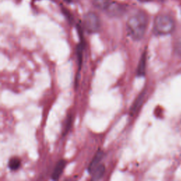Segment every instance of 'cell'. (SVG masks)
Here are the masks:
<instances>
[{
  "label": "cell",
  "mask_w": 181,
  "mask_h": 181,
  "mask_svg": "<svg viewBox=\"0 0 181 181\" xmlns=\"http://www.w3.org/2000/svg\"><path fill=\"white\" fill-rule=\"evenodd\" d=\"M148 23V16L143 11H137L131 15L126 23L127 33L130 38L134 40L142 39L147 31Z\"/></svg>",
  "instance_id": "obj_1"
},
{
  "label": "cell",
  "mask_w": 181,
  "mask_h": 181,
  "mask_svg": "<svg viewBox=\"0 0 181 181\" xmlns=\"http://www.w3.org/2000/svg\"><path fill=\"white\" fill-rule=\"evenodd\" d=\"M175 28V22L167 14H159L155 18L153 32L157 36H165L171 33Z\"/></svg>",
  "instance_id": "obj_2"
},
{
  "label": "cell",
  "mask_w": 181,
  "mask_h": 181,
  "mask_svg": "<svg viewBox=\"0 0 181 181\" xmlns=\"http://www.w3.org/2000/svg\"><path fill=\"white\" fill-rule=\"evenodd\" d=\"M83 26L87 33H96L99 32L101 28V19L95 12H88L84 16Z\"/></svg>",
  "instance_id": "obj_3"
},
{
  "label": "cell",
  "mask_w": 181,
  "mask_h": 181,
  "mask_svg": "<svg viewBox=\"0 0 181 181\" xmlns=\"http://www.w3.org/2000/svg\"><path fill=\"white\" fill-rule=\"evenodd\" d=\"M126 12L125 5L118 2H112L109 4L108 7L105 10L107 15L110 17H120Z\"/></svg>",
  "instance_id": "obj_4"
},
{
  "label": "cell",
  "mask_w": 181,
  "mask_h": 181,
  "mask_svg": "<svg viewBox=\"0 0 181 181\" xmlns=\"http://www.w3.org/2000/svg\"><path fill=\"white\" fill-rule=\"evenodd\" d=\"M145 90H143V91L141 92L139 95L136 97L134 102L133 103L130 110V115L131 116L135 115L136 112H138V110H139L140 108H141L142 103H143L144 99H145Z\"/></svg>",
  "instance_id": "obj_5"
},
{
  "label": "cell",
  "mask_w": 181,
  "mask_h": 181,
  "mask_svg": "<svg viewBox=\"0 0 181 181\" xmlns=\"http://www.w3.org/2000/svg\"><path fill=\"white\" fill-rule=\"evenodd\" d=\"M66 165V161L63 159H61L59 161L58 163L55 165V167L54 170H53V172L52 173L51 178L54 180H59V178H60L61 175L63 173L64 168Z\"/></svg>",
  "instance_id": "obj_6"
},
{
  "label": "cell",
  "mask_w": 181,
  "mask_h": 181,
  "mask_svg": "<svg viewBox=\"0 0 181 181\" xmlns=\"http://www.w3.org/2000/svg\"><path fill=\"white\" fill-rule=\"evenodd\" d=\"M106 172V166L104 164L99 163L89 173L91 175V180H97L101 179Z\"/></svg>",
  "instance_id": "obj_7"
},
{
  "label": "cell",
  "mask_w": 181,
  "mask_h": 181,
  "mask_svg": "<svg viewBox=\"0 0 181 181\" xmlns=\"http://www.w3.org/2000/svg\"><path fill=\"white\" fill-rule=\"evenodd\" d=\"M146 66H147V52L145 51L140 58L139 64L136 69V74L137 77H144L146 74Z\"/></svg>",
  "instance_id": "obj_8"
},
{
  "label": "cell",
  "mask_w": 181,
  "mask_h": 181,
  "mask_svg": "<svg viewBox=\"0 0 181 181\" xmlns=\"http://www.w3.org/2000/svg\"><path fill=\"white\" fill-rule=\"evenodd\" d=\"M103 157V152L102 151L99 150L96 152V154L95 156L93 157V158L92 159L91 162H90L89 166H88V172H90V171L93 170L94 168L96 167V166L99 165V163H101V160H102Z\"/></svg>",
  "instance_id": "obj_9"
},
{
  "label": "cell",
  "mask_w": 181,
  "mask_h": 181,
  "mask_svg": "<svg viewBox=\"0 0 181 181\" xmlns=\"http://www.w3.org/2000/svg\"><path fill=\"white\" fill-rule=\"evenodd\" d=\"M21 166V161L18 157H12L8 162L9 169L12 171H17Z\"/></svg>",
  "instance_id": "obj_10"
},
{
  "label": "cell",
  "mask_w": 181,
  "mask_h": 181,
  "mask_svg": "<svg viewBox=\"0 0 181 181\" xmlns=\"http://www.w3.org/2000/svg\"><path fill=\"white\" fill-rule=\"evenodd\" d=\"M110 3V0H93L92 1V4L95 8L99 9V10L104 11V12Z\"/></svg>",
  "instance_id": "obj_11"
},
{
  "label": "cell",
  "mask_w": 181,
  "mask_h": 181,
  "mask_svg": "<svg viewBox=\"0 0 181 181\" xmlns=\"http://www.w3.org/2000/svg\"><path fill=\"white\" fill-rule=\"evenodd\" d=\"M72 124V115H69L67 118H66L65 125H64L63 135H66V134H67V132H69L70 128H71Z\"/></svg>",
  "instance_id": "obj_12"
},
{
  "label": "cell",
  "mask_w": 181,
  "mask_h": 181,
  "mask_svg": "<svg viewBox=\"0 0 181 181\" xmlns=\"http://www.w3.org/2000/svg\"><path fill=\"white\" fill-rule=\"evenodd\" d=\"M175 51L177 54L181 55V38H179L176 42H175Z\"/></svg>",
  "instance_id": "obj_13"
}]
</instances>
